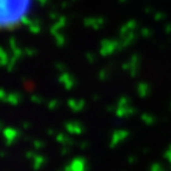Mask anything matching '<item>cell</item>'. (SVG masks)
Instances as JSON below:
<instances>
[{"label": "cell", "instance_id": "6da1fadb", "mask_svg": "<svg viewBox=\"0 0 171 171\" xmlns=\"http://www.w3.org/2000/svg\"><path fill=\"white\" fill-rule=\"evenodd\" d=\"M35 0H0V31H11L29 18Z\"/></svg>", "mask_w": 171, "mask_h": 171}]
</instances>
